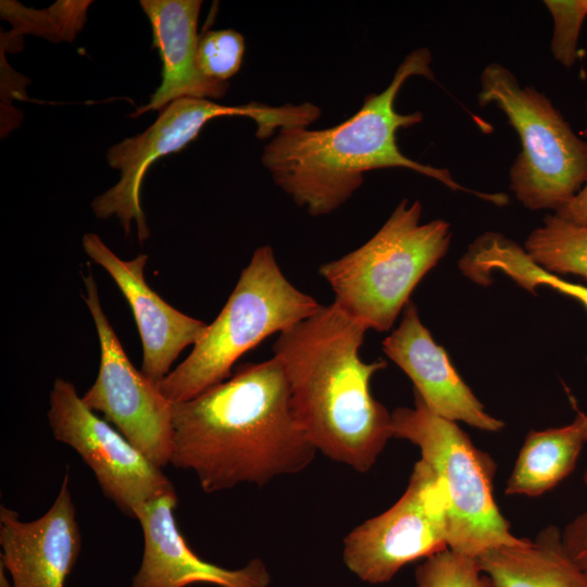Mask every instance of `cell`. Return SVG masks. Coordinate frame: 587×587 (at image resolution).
<instances>
[{
    "instance_id": "cell-1",
    "label": "cell",
    "mask_w": 587,
    "mask_h": 587,
    "mask_svg": "<svg viewBox=\"0 0 587 587\" xmlns=\"http://www.w3.org/2000/svg\"><path fill=\"white\" fill-rule=\"evenodd\" d=\"M173 427L171 463L193 472L207 494L299 473L317 451L295 417L274 357L242 364L228 379L173 403Z\"/></svg>"
},
{
    "instance_id": "cell-2",
    "label": "cell",
    "mask_w": 587,
    "mask_h": 587,
    "mask_svg": "<svg viewBox=\"0 0 587 587\" xmlns=\"http://www.w3.org/2000/svg\"><path fill=\"white\" fill-rule=\"evenodd\" d=\"M427 48L411 51L380 92L370 93L355 114L324 129L286 128L264 147L261 161L273 182L312 216L327 215L362 186L366 172L402 167L428 176L453 191H464L504 205V193H485L454 180L447 168L422 164L404 155L397 132L423 120L421 112L399 113L396 98L412 76L435 79Z\"/></svg>"
},
{
    "instance_id": "cell-3",
    "label": "cell",
    "mask_w": 587,
    "mask_h": 587,
    "mask_svg": "<svg viewBox=\"0 0 587 587\" xmlns=\"http://www.w3.org/2000/svg\"><path fill=\"white\" fill-rule=\"evenodd\" d=\"M367 330L333 302L279 333L273 345L305 437L361 473L392 437L391 413L371 392L373 376L387 363H365L359 355Z\"/></svg>"
},
{
    "instance_id": "cell-4",
    "label": "cell",
    "mask_w": 587,
    "mask_h": 587,
    "mask_svg": "<svg viewBox=\"0 0 587 587\" xmlns=\"http://www.w3.org/2000/svg\"><path fill=\"white\" fill-rule=\"evenodd\" d=\"M323 304L283 274L270 246L254 250L226 304L189 355L158 387L172 403L228 379L235 362L273 334L312 316Z\"/></svg>"
},
{
    "instance_id": "cell-5",
    "label": "cell",
    "mask_w": 587,
    "mask_h": 587,
    "mask_svg": "<svg viewBox=\"0 0 587 587\" xmlns=\"http://www.w3.org/2000/svg\"><path fill=\"white\" fill-rule=\"evenodd\" d=\"M421 215L419 200L403 199L364 245L319 267L334 303L367 329L389 330L449 249L450 224L440 218L421 223Z\"/></svg>"
},
{
    "instance_id": "cell-6",
    "label": "cell",
    "mask_w": 587,
    "mask_h": 587,
    "mask_svg": "<svg viewBox=\"0 0 587 587\" xmlns=\"http://www.w3.org/2000/svg\"><path fill=\"white\" fill-rule=\"evenodd\" d=\"M480 107L494 103L521 140L510 168V188L529 210L566 205L587 183V140L576 134L549 98L495 62L480 75Z\"/></svg>"
},
{
    "instance_id": "cell-7",
    "label": "cell",
    "mask_w": 587,
    "mask_h": 587,
    "mask_svg": "<svg viewBox=\"0 0 587 587\" xmlns=\"http://www.w3.org/2000/svg\"><path fill=\"white\" fill-rule=\"evenodd\" d=\"M392 437L409 440L437 475L447 497L448 549L477 558L489 548L524 540L510 532L492 492L496 464L457 422L430 411L414 392V407L391 412Z\"/></svg>"
},
{
    "instance_id": "cell-8",
    "label": "cell",
    "mask_w": 587,
    "mask_h": 587,
    "mask_svg": "<svg viewBox=\"0 0 587 587\" xmlns=\"http://www.w3.org/2000/svg\"><path fill=\"white\" fill-rule=\"evenodd\" d=\"M321 115V109L311 103H287L271 107L252 101L240 105H224L200 98H180L162 110L157 121L143 133L125 138L109 148V165L121 172L116 185L96 197L91 208L99 218L117 216L125 234L132 221L137 224L138 239L142 243L150 237L140 204V188L150 165L159 158L178 152L195 140L211 120L222 116H245L257 125L255 136L263 140L275 130L308 127Z\"/></svg>"
},
{
    "instance_id": "cell-9",
    "label": "cell",
    "mask_w": 587,
    "mask_h": 587,
    "mask_svg": "<svg viewBox=\"0 0 587 587\" xmlns=\"http://www.w3.org/2000/svg\"><path fill=\"white\" fill-rule=\"evenodd\" d=\"M448 502L432 467L419 460L401 498L344 539V561L360 579L389 582L405 564L448 549Z\"/></svg>"
},
{
    "instance_id": "cell-10",
    "label": "cell",
    "mask_w": 587,
    "mask_h": 587,
    "mask_svg": "<svg viewBox=\"0 0 587 587\" xmlns=\"http://www.w3.org/2000/svg\"><path fill=\"white\" fill-rule=\"evenodd\" d=\"M49 404L53 437L79 454L103 495L125 515L138 520L149 501L175 491L162 467L97 416L72 383L57 378Z\"/></svg>"
},
{
    "instance_id": "cell-11",
    "label": "cell",
    "mask_w": 587,
    "mask_h": 587,
    "mask_svg": "<svg viewBox=\"0 0 587 587\" xmlns=\"http://www.w3.org/2000/svg\"><path fill=\"white\" fill-rule=\"evenodd\" d=\"M84 283V300L95 322L101 353L98 376L82 399L163 467L171 463L174 448L173 403L160 391L158 383L132 364L102 310L90 268Z\"/></svg>"
},
{
    "instance_id": "cell-12",
    "label": "cell",
    "mask_w": 587,
    "mask_h": 587,
    "mask_svg": "<svg viewBox=\"0 0 587 587\" xmlns=\"http://www.w3.org/2000/svg\"><path fill=\"white\" fill-rule=\"evenodd\" d=\"M0 564L13 587H64L82 549L66 470L50 509L34 521L0 505Z\"/></svg>"
},
{
    "instance_id": "cell-13",
    "label": "cell",
    "mask_w": 587,
    "mask_h": 587,
    "mask_svg": "<svg viewBox=\"0 0 587 587\" xmlns=\"http://www.w3.org/2000/svg\"><path fill=\"white\" fill-rule=\"evenodd\" d=\"M83 247L129 303L142 344L141 372L159 383L171 372L178 354L200 339L208 324L176 310L149 287L145 278L147 254L122 260L92 233L83 236Z\"/></svg>"
},
{
    "instance_id": "cell-14",
    "label": "cell",
    "mask_w": 587,
    "mask_h": 587,
    "mask_svg": "<svg viewBox=\"0 0 587 587\" xmlns=\"http://www.w3.org/2000/svg\"><path fill=\"white\" fill-rule=\"evenodd\" d=\"M382 347L412 380L416 392L430 411L453 422H463L486 432H498L504 423L488 414L463 382L446 350L435 342L409 302L399 326Z\"/></svg>"
},
{
    "instance_id": "cell-15",
    "label": "cell",
    "mask_w": 587,
    "mask_h": 587,
    "mask_svg": "<svg viewBox=\"0 0 587 587\" xmlns=\"http://www.w3.org/2000/svg\"><path fill=\"white\" fill-rule=\"evenodd\" d=\"M176 492L149 501L138 522L143 534V553L132 587H185L210 584L218 587H267L270 575L259 559L239 570L207 562L187 545L176 524Z\"/></svg>"
},
{
    "instance_id": "cell-16",
    "label": "cell",
    "mask_w": 587,
    "mask_h": 587,
    "mask_svg": "<svg viewBox=\"0 0 587 587\" xmlns=\"http://www.w3.org/2000/svg\"><path fill=\"white\" fill-rule=\"evenodd\" d=\"M152 29V47L162 62V80L147 104L129 116L165 109L180 98L217 100L229 84L202 74L197 62V23L201 0H141Z\"/></svg>"
},
{
    "instance_id": "cell-17",
    "label": "cell",
    "mask_w": 587,
    "mask_h": 587,
    "mask_svg": "<svg viewBox=\"0 0 587 587\" xmlns=\"http://www.w3.org/2000/svg\"><path fill=\"white\" fill-rule=\"evenodd\" d=\"M476 561L491 587H587V572L567 553L554 526L535 540L489 548Z\"/></svg>"
},
{
    "instance_id": "cell-18",
    "label": "cell",
    "mask_w": 587,
    "mask_h": 587,
    "mask_svg": "<svg viewBox=\"0 0 587 587\" xmlns=\"http://www.w3.org/2000/svg\"><path fill=\"white\" fill-rule=\"evenodd\" d=\"M587 441V415L569 425L527 434L508 479L505 495L537 497L555 487L575 467Z\"/></svg>"
},
{
    "instance_id": "cell-19",
    "label": "cell",
    "mask_w": 587,
    "mask_h": 587,
    "mask_svg": "<svg viewBox=\"0 0 587 587\" xmlns=\"http://www.w3.org/2000/svg\"><path fill=\"white\" fill-rule=\"evenodd\" d=\"M464 276L478 285L492 283V272H502L532 294L540 286L551 287L577 299L587 310V286L575 284L537 265L524 248L497 232L477 237L459 261Z\"/></svg>"
},
{
    "instance_id": "cell-20",
    "label": "cell",
    "mask_w": 587,
    "mask_h": 587,
    "mask_svg": "<svg viewBox=\"0 0 587 587\" xmlns=\"http://www.w3.org/2000/svg\"><path fill=\"white\" fill-rule=\"evenodd\" d=\"M524 249L547 272L573 274L587 280V226L548 214L528 235Z\"/></svg>"
},
{
    "instance_id": "cell-21",
    "label": "cell",
    "mask_w": 587,
    "mask_h": 587,
    "mask_svg": "<svg viewBox=\"0 0 587 587\" xmlns=\"http://www.w3.org/2000/svg\"><path fill=\"white\" fill-rule=\"evenodd\" d=\"M90 1H58L47 10L36 11L16 1H1V17L12 25L15 39L23 34H35L49 40L72 41L83 28Z\"/></svg>"
},
{
    "instance_id": "cell-22",
    "label": "cell",
    "mask_w": 587,
    "mask_h": 587,
    "mask_svg": "<svg viewBox=\"0 0 587 587\" xmlns=\"http://www.w3.org/2000/svg\"><path fill=\"white\" fill-rule=\"evenodd\" d=\"M417 587H491L475 558L450 549L437 552L415 570Z\"/></svg>"
},
{
    "instance_id": "cell-23",
    "label": "cell",
    "mask_w": 587,
    "mask_h": 587,
    "mask_svg": "<svg viewBox=\"0 0 587 587\" xmlns=\"http://www.w3.org/2000/svg\"><path fill=\"white\" fill-rule=\"evenodd\" d=\"M245 40L234 29L207 32L198 41L197 62L209 78L227 82L240 68Z\"/></svg>"
},
{
    "instance_id": "cell-24",
    "label": "cell",
    "mask_w": 587,
    "mask_h": 587,
    "mask_svg": "<svg viewBox=\"0 0 587 587\" xmlns=\"http://www.w3.org/2000/svg\"><path fill=\"white\" fill-rule=\"evenodd\" d=\"M544 3L553 20L551 52L563 66L571 67L577 58L578 37L587 16V0H547Z\"/></svg>"
},
{
    "instance_id": "cell-25",
    "label": "cell",
    "mask_w": 587,
    "mask_h": 587,
    "mask_svg": "<svg viewBox=\"0 0 587 587\" xmlns=\"http://www.w3.org/2000/svg\"><path fill=\"white\" fill-rule=\"evenodd\" d=\"M561 536L567 553L587 572V511L571 521Z\"/></svg>"
},
{
    "instance_id": "cell-26",
    "label": "cell",
    "mask_w": 587,
    "mask_h": 587,
    "mask_svg": "<svg viewBox=\"0 0 587 587\" xmlns=\"http://www.w3.org/2000/svg\"><path fill=\"white\" fill-rule=\"evenodd\" d=\"M585 108L587 112V100ZM580 135L587 137V123ZM554 215L566 222L587 226V183L578 193L566 205L555 212Z\"/></svg>"
},
{
    "instance_id": "cell-27",
    "label": "cell",
    "mask_w": 587,
    "mask_h": 587,
    "mask_svg": "<svg viewBox=\"0 0 587 587\" xmlns=\"http://www.w3.org/2000/svg\"><path fill=\"white\" fill-rule=\"evenodd\" d=\"M584 483L587 487V465H586V470H585V473H584Z\"/></svg>"
}]
</instances>
